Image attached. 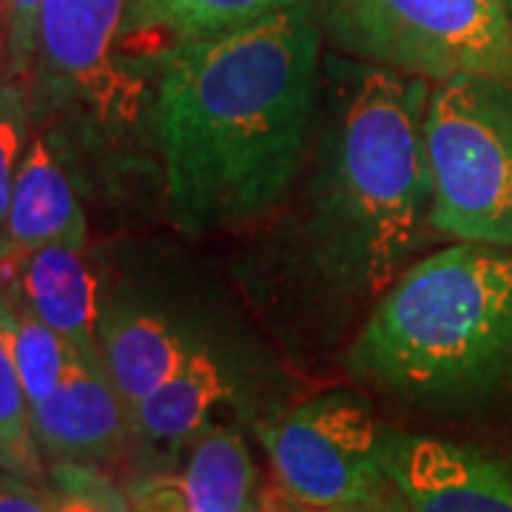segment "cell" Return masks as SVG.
Segmentation results:
<instances>
[{"instance_id": "44dd1931", "label": "cell", "mask_w": 512, "mask_h": 512, "mask_svg": "<svg viewBox=\"0 0 512 512\" xmlns=\"http://www.w3.org/2000/svg\"><path fill=\"white\" fill-rule=\"evenodd\" d=\"M0 512H57V501L35 481L0 470Z\"/></svg>"}, {"instance_id": "52a82bcc", "label": "cell", "mask_w": 512, "mask_h": 512, "mask_svg": "<svg viewBox=\"0 0 512 512\" xmlns=\"http://www.w3.org/2000/svg\"><path fill=\"white\" fill-rule=\"evenodd\" d=\"M126 12L128 0H43L35 55L40 80L100 117L131 114L140 86L114 57Z\"/></svg>"}, {"instance_id": "cb8c5ba5", "label": "cell", "mask_w": 512, "mask_h": 512, "mask_svg": "<svg viewBox=\"0 0 512 512\" xmlns=\"http://www.w3.org/2000/svg\"><path fill=\"white\" fill-rule=\"evenodd\" d=\"M501 3H504V9H507V15H510L512 20V0H501Z\"/></svg>"}, {"instance_id": "8fae6325", "label": "cell", "mask_w": 512, "mask_h": 512, "mask_svg": "<svg viewBox=\"0 0 512 512\" xmlns=\"http://www.w3.org/2000/svg\"><path fill=\"white\" fill-rule=\"evenodd\" d=\"M237 384L222 359L197 345L185 365L137 407H131V439L154 453H180L185 444L214 427V413L234 402Z\"/></svg>"}, {"instance_id": "4fadbf2b", "label": "cell", "mask_w": 512, "mask_h": 512, "mask_svg": "<svg viewBox=\"0 0 512 512\" xmlns=\"http://www.w3.org/2000/svg\"><path fill=\"white\" fill-rule=\"evenodd\" d=\"M49 242L86 245V217L55 148L35 134L20 160L0 251L29 254Z\"/></svg>"}, {"instance_id": "9a60e30c", "label": "cell", "mask_w": 512, "mask_h": 512, "mask_svg": "<svg viewBox=\"0 0 512 512\" xmlns=\"http://www.w3.org/2000/svg\"><path fill=\"white\" fill-rule=\"evenodd\" d=\"M296 0H128L123 29L168 40V49L188 40L225 35L274 15Z\"/></svg>"}, {"instance_id": "6da1fadb", "label": "cell", "mask_w": 512, "mask_h": 512, "mask_svg": "<svg viewBox=\"0 0 512 512\" xmlns=\"http://www.w3.org/2000/svg\"><path fill=\"white\" fill-rule=\"evenodd\" d=\"M322 35L319 9L296 0L165 52L157 137L183 234L237 231L288 197L322 109Z\"/></svg>"}, {"instance_id": "5b68a950", "label": "cell", "mask_w": 512, "mask_h": 512, "mask_svg": "<svg viewBox=\"0 0 512 512\" xmlns=\"http://www.w3.org/2000/svg\"><path fill=\"white\" fill-rule=\"evenodd\" d=\"M285 495L302 510L390 512L384 427L350 390H330L256 427Z\"/></svg>"}, {"instance_id": "ba28073f", "label": "cell", "mask_w": 512, "mask_h": 512, "mask_svg": "<svg viewBox=\"0 0 512 512\" xmlns=\"http://www.w3.org/2000/svg\"><path fill=\"white\" fill-rule=\"evenodd\" d=\"M390 512H512V464L470 444L387 430Z\"/></svg>"}, {"instance_id": "ffe728a7", "label": "cell", "mask_w": 512, "mask_h": 512, "mask_svg": "<svg viewBox=\"0 0 512 512\" xmlns=\"http://www.w3.org/2000/svg\"><path fill=\"white\" fill-rule=\"evenodd\" d=\"M370 0H322V29L328 32L342 52H350L356 32L362 26L365 9Z\"/></svg>"}, {"instance_id": "2e32d148", "label": "cell", "mask_w": 512, "mask_h": 512, "mask_svg": "<svg viewBox=\"0 0 512 512\" xmlns=\"http://www.w3.org/2000/svg\"><path fill=\"white\" fill-rule=\"evenodd\" d=\"M0 319L9 336V348L15 356L23 390L29 396V404L35 407L60 382L72 345L6 291H0Z\"/></svg>"}, {"instance_id": "5bb4252c", "label": "cell", "mask_w": 512, "mask_h": 512, "mask_svg": "<svg viewBox=\"0 0 512 512\" xmlns=\"http://www.w3.org/2000/svg\"><path fill=\"white\" fill-rule=\"evenodd\" d=\"M177 484L188 512H248L259 495L248 444L217 424L191 441Z\"/></svg>"}, {"instance_id": "277c9868", "label": "cell", "mask_w": 512, "mask_h": 512, "mask_svg": "<svg viewBox=\"0 0 512 512\" xmlns=\"http://www.w3.org/2000/svg\"><path fill=\"white\" fill-rule=\"evenodd\" d=\"M424 140L433 234L512 248L510 83L478 74L433 83Z\"/></svg>"}, {"instance_id": "30bf717a", "label": "cell", "mask_w": 512, "mask_h": 512, "mask_svg": "<svg viewBox=\"0 0 512 512\" xmlns=\"http://www.w3.org/2000/svg\"><path fill=\"white\" fill-rule=\"evenodd\" d=\"M86 245L49 242L29 254L0 251V285L74 348H97L100 296Z\"/></svg>"}, {"instance_id": "e0dca14e", "label": "cell", "mask_w": 512, "mask_h": 512, "mask_svg": "<svg viewBox=\"0 0 512 512\" xmlns=\"http://www.w3.org/2000/svg\"><path fill=\"white\" fill-rule=\"evenodd\" d=\"M0 470L43 484V453L35 436L32 404L23 390L9 336L0 319Z\"/></svg>"}, {"instance_id": "7a4b0ae2", "label": "cell", "mask_w": 512, "mask_h": 512, "mask_svg": "<svg viewBox=\"0 0 512 512\" xmlns=\"http://www.w3.org/2000/svg\"><path fill=\"white\" fill-rule=\"evenodd\" d=\"M333 74L311 180L313 259L339 291L376 302L433 237L424 140L433 83L367 60Z\"/></svg>"}, {"instance_id": "603a6c76", "label": "cell", "mask_w": 512, "mask_h": 512, "mask_svg": "<svg viewBox=\"0 0 512 512\" xmlns=\"http://www.w3.org/2000/svg\"><path fill=\"white\" fill-rule=\"evenodd\" d=\"M302 512H370V510H350V507H339V510H302Z\"/></svg>"}, {"instance_id": "9c48e42d", "label": "cell", "mask_w": 512, "mask_h": 512, "mask_svg": "<svg viewBox=\"0 0 512 512\" xmlns=\"http://www.w3.org/2000/svg\"><path fill=\"white\" fill-rule=\"evenodd\" d=\"M43 458L55 464H106L131 441V410L97 348H74L57 387L32 407Z\"/></svg>"}, {"instance_id": "d6986e66", "label": "cell", "mask_w": 512, "mask_h": 512, "mask_svg": "<svg viewBox=\"0 0 512 512\" xmlns=\"http://www.w3.org/2000/svg\"><path fill=\"white\" fill-rule=\"evenodd\" d=\"M43 0H0V20L6 29V57L15 74H29L37 55V23Z\"/></svg>"}, {"instance_id": "8992f818", "label": "cell", "mask_w": 512, "mask_h": 512, "mask_svg": "<svg viewBox=\"0 0 512 512\" xmlns=\"http://www.w3.org/2000/svg\"><path fill=\"white\" fill-rule=\"evenodd\" d=\"M348 55L430 83L478 74L512 86V20L501 0H370Z\"/></svg>"}, {"instance_id": "ac0fdd59", "label": "cell", "mask_w": 512, "mask_h": 512, "mask_svg": "<svg viewBox=\"0 0 512 512\" xmlns=\"http://www.w3.org/2000/svg\"><path fill=\"white\" fill-rule=\"evenodd\" d=\"M26 154V97L15 83L0 86V234L9 217L20 160Z\"/></svg>"}, {"instance_id": "7402d4cb", "label": "cell", "mask_w": 512, "mask_h": 512, "mask_svg": "<svg viewBox=\"0 0 512 512\" xmlns=\"http://www.w3.org/2000/svg\"><path fill=\"white\" fill-rule=\"evenodd\" d=\"M248 512H302V507H296L282 487L279 490L276 487H265V490H259L254 507Z\"/></svg>"}, {"instance_id": "3957f363", "label": "cell", "mask_w": 512, "mask_h": 512, "mask_svg": "<svg viewBox=\"0 0 512 512\" xmlns=\"http://www.w3.org/2000/svg\"><path fill=\"white\" fill-rule=\"evenodd\" d=\"M350 376L458 410L512 387V248L453 242L407 265L348 350Z\"/></svg>"}, {"instance_id": "7c38bea8", "label": "cell", "mask_w": 512, "mask_h": 512, "mask_svg": "<svg viewBox=\"0 0 512 512\" xmlns=\"http://www.w3.org/2000/svg\"><path fill=\"white\" fill-rule=\"evenodd\" d=\"M194 348L183 325L165 313L123 305L100 316L97 350L128 410L168 382Z\"/></svg>"}]
</instances>
